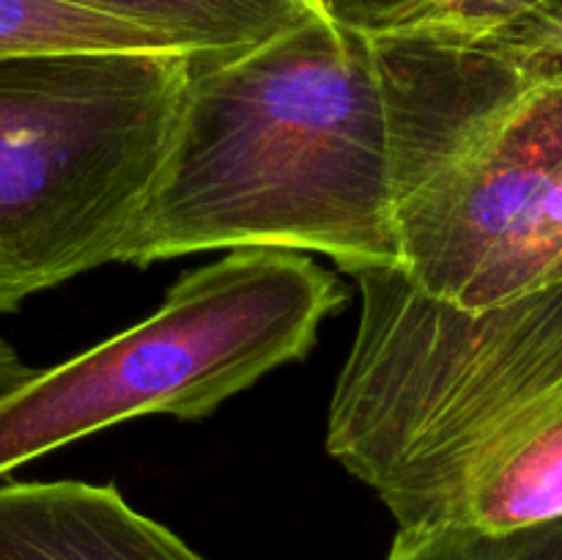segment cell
I'll return each instance as SVG.
<instances>
[{"label":"cell","mask_w":562,"mask_h":560,"mask_svg":"<svg viewBox=\"0 0 562 560\" xmlns=\"http://www.w3.org/2000/svg\"><path fill=\"white\" fill-rule=\"evenodd\" d=\"M344 302L327 269L278 247L231 250L181 275L151 316L0 395V478L135 417L212 415L305 360Z\"/></svg>","instance_id":"4"},{"label":"cell","mask_w":562,"mask_h":560,"mask_svg":"<svg viewBox=\"0 0 562 560\" xmlns=\"http://www.w3.org/2000/svg\"><path fill=\"white\" fill-rule=\"evenodd\" d=\"M0 560H206L113 483H0Z\"/></svg>","instance_id":"5"},{"label":"cell","mask_w":562,"mask_h":560,"mask_svg":"<svg viewBox=\"0 0 562 560\" xmlns=\"http://www.w3.org/2000/svg\"><path fill=\"white\" fill-rule=\"evenodd\" d=\"M49 53L195 55L165 33L64 0H0V58Z\"/></svg>","instance_id":"7"},{"label":"cell","mask_w":562,"mask_h":560,"mask_svg":"<svg viewBox=\"0 0 562 560\" xmlns=\"http://www.w3.org/2000/svg\"><path fill=\"white\" fill-rule=\"evenodd\" d=\"M552 3L554 0H393L387 22L376 33L409 31V27L492 31Z\"/></svg>","instance_id":"9"},{"label":"cell","mask_w":562,"mask_h":560,"mask_svg":"<svg viewBox=\"0 0 562 560\" xmlns=\"http://www.w3.org/2000/svg\"><path fill=\"white\" fill-rule=\"evenodd\" d=\"M33 371H36V368L25 366V362H22V357L14 351V346H11L9 340L0 335V395L9 393V390H14V388H20L25 379L33 377Z\"/></svg>","instance_id":"12"},{"label":"cell","mask_w":562,"mask_h":560,"mask_svg":"<svg viewBox=\"0 0 562 560\" xmlns=\"http://www.w3.org/2000/svg\"><path fill=\"white\" fill-rule=\"evenodd\" d=\"M387 560H562V525L510 536L467 527L398 530Z\"/></svg>","instance_id":"8"},{"label":"cell","mask_w":562,"mask_h":560,"mask_svg":"<svg viewBox=\"0 0 562 560\" xmlns=\"http://www.w3.org/2000/svg\"><path fill=\"white\" fill-rule=\"evenodd\" d=\"M324 14L357 33H376L387 22L393 0H318Z\"/></svg>","instance_id":"11"},{"label":"cell","mask_w":562,"mask_h":560,"mask_svg":"<svg viewBox=\"0 0 562 560\" xmlns=\"http://www.w3.org/2000/svg\"><path fill=\"white\" fill-rule=\"evenodd\" d=\"M318 253L398 269L390 137L371 38L329 16L195 55L135 267L209 250Z\"/></svg>","instance_id":"2"},{"label":"cell","mask_w":562,"mask_h":560,"mask_svg":"<svg viewBox=\"0 0 562 560\" xmlns=\"http://www.w3.org/2000/svg\"><path fill=\"white\" fill-rule=\"evenodd\" d=\"M190 58H0V313L130 261L179 130Z\"/></svg>","instance_id":"3"},{"label":"cell","mask_w":562,"mask_h":560,"mask_svg":"<svg viewBox=\"0 0 562 560\" xmlns=\"http://www.w3.org/2000/svg\"><path fill=\"white\" fill-rule=\"evenodd\" d=\"M327 453L398 530L562 525V283L486 307L362 269Z\"/></svg>","instance_id":"1"},{"label":"cell","mask_w":562,"mask_h":560,"mask_svg":"<svg viewBox=\"0 0 562 560\" xmlns=\"http://www.w3.org/2000/svg\"><path fill=\"white\" fill-rule=\"evenodd\" d=\"M176 38L195 55L241 53L327 16L318 0H64Z\"/></svg>","instance_id":"6"},{"label":"cell","mask_w":562,"mask_h":560,"mask_svg":"<svg viewBox=\"0 0 562 560\" xmlns=\"http://www.w3.org/2000/svg\"><path fill=\"white\" fill-rule=\"evenodd\" d=\"M562 283V179L552 190L549 201L543 203L541 214L532 228L527 231L525 242L516 256L510 258L508 269L499 283L497 302L514 300V296L530 294V291L549 289ZM494 302V305H497Z\"/></svg>","instance_id":"10"}]
</instances>
